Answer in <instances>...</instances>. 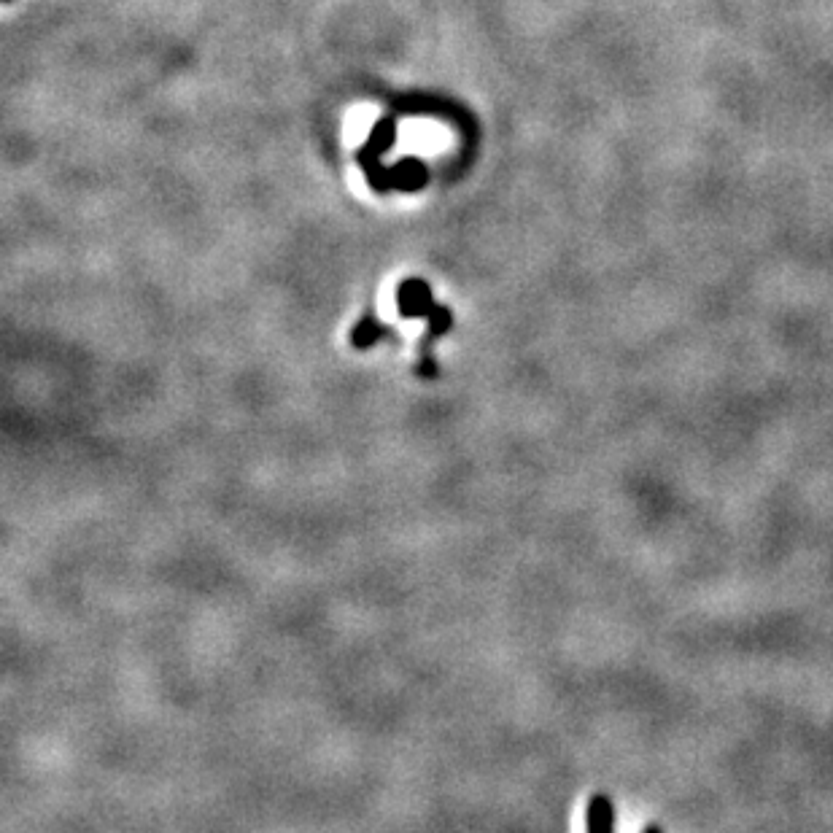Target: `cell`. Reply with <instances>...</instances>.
I'll return each instance as SVG.
<instances>
[{"instance_id": "cell-1", "label": "cell", "mask_w": 833, "mask_h": 833, "mask_svg": "<svg viewBox=\"0 0 833 833\" xmlns=\"http://www.w3.org/2000/svg\"><path fill=\"white\" fill-rule=\"evenodd\" d=\"M394 133H397L394 119H381V122L375 125L367 146L359 151V162H362L364 173H367V178H370V184H373L375 192H389V189H394L391 170L381 162L383 151H389L391 143H394Z\"/></svg>"}, {"instance_id": "cell-2", "label": "cell", "mask_w": 833, "mask_h": 833, "mask_svg": "<svg viewBox=\"0 0 833 833\" xmlns=\"http://www.w3.org/2000/svg\"><path fill=\"white\" fill-rule=\"evenodd\" d=\"M437 302L432 297V289L421 278H408L402 281L397 292V308L402 319H426Z\"/></svg>"}, {"instance_id": "cell-3", "label": "cell", "mask_w": 833, "mask_h": 833, "mask_svg": "<svg viewBox=\"0 0 833 833\" xmlns=\"http://www.w3.org/2000/svg\"><path fill=\"white\" fill-rule=\"evenodd\" d=\"M391 178H394V189H402V192H418L421 187H426V181H429V170H426L424 162L399 160L397 165L391 168Z\"/></svg>"}, {"instance_id": "cell-4", "label": "cell", "mask_w": 833, "mask_h": 833, "mask_svg": "<svg viewBox=\"0 0 833 833\" xmlns=\"http://www.w3.org/2000/svg\"><path fill=\"white\" fill-rule=\"evenodd\" d=\"M386 335H391V329L383 327L381 321L375 319L373 311H367L354 327V332H351V346L356 351H367V348L378 346Z\"/></svg>"}, {"instance_id": "cell-5", "label": "cell", "mask_w": 833, "mask_h": 833, "mask_svg": "<svg viewBox=\"0 0 833 833\" xmlns=\"http://www.w3.org/2000/svg\"><path fill=\"white\" fill-rule=\"evenodd\" d=\"M585 828L591 833H610L615 828V804L607 796H594L585 809Z\"/></svg>"}, {"instance_id": "cell-6", "label": "cell", "mask_w": 833, "mask_h": 833, "mask_svg": "<svg viewBox=\"0 0 833 833\" xmlns=\"http://www.w3.org/2000/svg\"><path fill=\"white\" fill-rule=\"evenodd\" d=\"M3 3H11V0H3Z\"/></svg>"}]
</instances>
